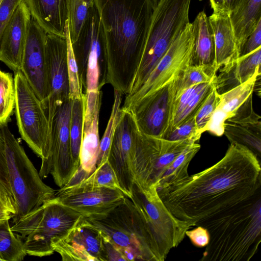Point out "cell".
Masks as SVG:
<instances>
[{
	"mask_svg": "<svg viewBox=\"0 0 261 261\" xmlns=\"http://www.w3.org/2000/svg\"><path fill=\"white\" fill-rule=\"evenodd\" d=\"M261 0H240L229 13L238 50L261 20Z\"/></svg>",
	"mask_w": 261,
	"mask_h": 261,
	"instance_id": "cell-28",
	"label": "cell"
},
{
	"mask_svg": "<svg viewBox=\"0 0 261 261\" xmlns=\"http://www.w3.org/2000/svg\"><path fill=\"white\" fill-rule=\"evenodd\" d=\"M259 47H261V20L245 40L238 58L247 55Z\"/></svg>",
	"mask_w": 261,
	"mask_h": 261,
	"instance_id": "cell-41",
	"label": "cell"
},
{
	"mask_svg": "<svg viewBox=\"0 0 261 261\" xmlns=\"http://www.w3.org/2000/svg\"><path fill=\"white\" fill-rule=\"evenodd\" d=\"M46 38L47 33L32 18L20 71L41 103L48 93Z\"/></svg>",
	"mask_w": 261,
	"mask_h": 261,
	"instance_id": "cell-18",
	"label": "cell"
},
{
	"mask_svg": "<svg viewBox=\"0 0 261 261\" xmlns=\"http://www.w3.org/2000/svg\"><path fill=\"white\" fill-rule=\"evenodd\" d=\"M261 47L235 59L222 66L213 84L219 94L223 93L247 81L260 68Z\"/></svg>",
	"mask_w": 261,
	"mask_h": 261,
	"instance_id": "cell-24",
	"label": "cell"
},
{
	"mask_svg": "<svg viewBox=\"0 0 261 261\" xmlns=\"http://www.w3.org/2000/svg\"><path fill=\"white\" fill-rule=\"evenodd\" d=\"M213 87V81L197 84L184 90L175 98L166 138L175 127L196 115Z\"/></svg>",
	"mask_w": 261,
	"mask_h": 261,
	"instance_id": "cell-27",
	"label": "cell"
},
{
	"mask_svg": "<svg viewBox=\"0 0 261 261\" xmlns=\"http://www.w3.org/2000/svg\"><path fill=\"white\" fill-rule=\"evenodd\" d=\"M0 190H2L3 191H5L6 192V193H7L9 195V194L8 193L7 189H6V188L5 187V186H4V185L0 181Z\"/></svg>",
	"mask_w": 261,
	"mask_h": 261,
	"instance_id": "cell-49",
	"label": "cell"
},
{
	"mask_svg": "<svg viewBox=\"0 0 261 261\" xmlns=\"http://www.w3.org/2000/svg\"><path fill=\"white\" fill-rule=\"evenodd\" d=\"M251 94L224 124L223 134L230 143L241 145L252 152L260 162V117L253 108Z\"/></svg>",
	"mask_w": 261,
	"mask_h": 261,
	"instance_id": "cell-21",
	"label": "cell"
},
{
	"mask_svg": "<svg viewBox=\"0 0 261 261\" xmlns=\"http://www.w3.org/2000/svg\"><path fill=\"white\" fill-rule=\"evenodd\" d=\"M0 261H1V259H0Z\"/></svg>",
	"mask_w": 261,
	"mask_h": 261,
	"instance_id": "cell-52",
	"label": "cell"
},
{
	"mask_svg": "<svg viewBox=\"0 0 261 261\" xmlns=\"http://www.w3.org/2000/svg\"><path fill=\"white\" fill-rule=\"evenodd\" d=\"M86 99V96L84 93L81 98L72 100L69 137L71 157L76 172L80 166Z\"/></svg>",
	"mask_w": 261,
	"mask_h": 261,
	"instance_id": "cell-30",
	"label": "cell"
},
{
	"mask_svg": "<svg viewBox=\"0 0 261 261\" xmlns=\"http://www.w3.org/2000/svg\"><path fill=\"white\" fill-rule=\"evenodd\" d=\"M83 218L81 214L52 197L13 222L11 228L25 239L23 244L27 254L43 257L53 254L51 243L64 237Z\"/></svg>",
	"mask_w": 261,
	"mask_h": 261,
	"instance_id": "cell-6",
	"label": "cell"
},
{
	"mask_svg": "<svg viewBox=\"0 0 261 261\" xmlns=\"http://www.w3.org/2000/svg\"><path fill=\"white\" fill-rule=\"evenodd\" d=\"M210 241L201 261H248L261 241V189L247 200L195 223Z\"/></svg>",
	"mask_w": 261,
	"mask_h": 261,
	"instance_id": "cell-3",
	"label": "cell"
},
{
	"mask_svg": "<svg viewBox=\"0 0 261 261\" xmlns=\"http://www.w3.org/2000/svg\"><path fill=\"white\" fill-rule=\"evenodd\" d=\"M220 94L214 86L203 103L197 112L195 119L198 130L202 135L210 121L212 115L219 102Z\"/></svg>",
	"mask_w": 261,
	"mask_h": 261,
	"instance_id": "cell-39",
	"label": "cell"
},
{
	"mask_svg": "<svg viewBox=\"0 0 261 261\" xmlns=\"http://www.w3.org/2000/svg\"><path fill=\"white\" fill-rule=\"evenodd\" d=\"M72 100L59 106L49 129V151L47 159L41 162L39 174L42 178L50 174L60 188L66 185L76 172L71 157L69 128Z\"/></svg>",
	"mask_w": 261,
	"mask_h": 261,
	"instance_id": "cell-13",
	"label": "cell"
},
{
	"mask_svg": "<svg viewBox=\"0 0 261 261\" xmlns=\"http://www.w3.org/2000/svg\"><path fill=\"white\" fill-rule=\"evenodd\" d=\"M0 130L5 141L9 184L16 210L14 222L53 197L55 191L42 181L8 124L1 125Z\"/></svg>",
	"mask_w": 261,
	"mask_h": 261,
	"instance_id": "cell-7",
	"label": "cell"
},
{
	"mask_svg": "<svg viewBox=\"0 0 261 261\" xmlns=\"http://www.w3.org/2000/svg\"><path fill=\"white\" fill-rule=\"evenodd\" d=\"M22 0H3L0 5V39L18 4Z\"/></svg>",
	"mask_w": 261,
	"mask_h": 261,
	"instance_id": "cell-42",
	"label": "cell"
},
{
	"mask_svg": "<svg viewBox=\"0 0 261 261\" xmlns=\"http://www.w3.org/2000/svg\"><path fill=\"white\" fill-rule=\"evenodd\" d=\"M106 41L105 83L122 95L139 66L156 3L154 0H94Z\"/></svg>",
	"mask_w": 261,
	"mask_h": 261,
	"instance_id": "cell-2",
	"label": "cell"
},
{
	"mask_svg": "<svg viewBox=\"0 0 261 261\" xmlns=\"http://www.w3.org/2000/svg\"><path fill=\"white\" fill-rule=\"evenodd\" d=\"M67 69L69 81V99L73 100L82 97L84 85L80 73L78 65L74 57L70 41L68 26L67 30Z\"/></svg>",
	"mask_w": 261,
	"mask_h": 261,
	"instance_id": "cell-38",
	"label": "cell"
},
{
	"mask_svg": "<svg viewBox=\"0 0 261 261\" xmlns=\"http://www.w3.org/2000/svg\"><path fill=\"white\" fill-rule=\"evenodd\" d=\"M208 19L214 35V66L217 72L222 66L238 58V50L229 13L213 12Z\"/></svg>",
	"mask_w": 261,
	"mask_h": 261,
	"instance_id": "cell-26",
	"label": "cell"
},
{
	"mask_svg": "<svg viewBox=\"0 0 261 261\" xmlns=\"http://www.w3.org/2000/svg\"><path fill=\"white\" fill-rule=\"evenodd\" d=\"M125 197L118 190L79 182L60 188L53 198L84 217H89L107 213L122 202Z\"/></svg>",
	"mask_w": 261,
	"mask_h": 261,
	"instance_id": "cell-16",
	"label": "cell"
},
{
	"mask_svg": "<svg viewBox=\"0 0 261 261\" xmlns=\"http://www.w3.org/2000/svg\"><path fill=\"white\" fill-rule=\"evenodd\" d=\"M260 189V162L246 147L230 143L224 157L213 166L157 192L173 216L195 226Z\"/></svg>",
	"mask_w": 261,
	"mask_h": 261,
	"instance_id": "cell-1",
	"label": "cell"
},
{
	"mask_svg": "<svg viewBox=\"0 0 261 261\" xmlns=\"http://www.w3.org/2000/svg\"><path fill=\"white\" fill-rule=\"evenodd\" d=\"M84 219L113 243L126 261L165 260L150 228L127 197L107 213Z\"/></svg>",
	"mask_w": 261,
	"mask_h": 261,
	"instance_id": "cell-4",
	"label": "cell"
},
{
	"mask_svg": "<svg viewBox=\"0 0 261 261\" xmlns=\"http://www.w3.org/2000/svg\"><path fill=\"white\" fill-rule=\"evenodd\" d=\"M139 127L132 112L121 108L108 161L114 169L125 195L130 198L134 185L133 160Z\"/></svg>",
	"mask_w": 261,
	"mask_h": 261,
	"instance_id": "cell-15",
	"label": "cell"
},
{
	"mask_svg": "<svg viewBox=\"0 0 261 261\" xmlns=\"http://www.w3.org/2000/svg\"><path fill=\"white\" fill-rule=\"evenodd\" d=\"M159 0H154V1L156 3V2L158 1Z\"/></svg>",
	"mask_w": 261,
	"mask_h": 261,
	"instance_id": "cell-50",
	"label": "cell"
},
{
	"mask_svg": "<svg viewBox=\"0 0 261 261\" xmlns=\"http://www.w3.org/2000/svg\"><path fill=\"white\" fill-rule=\"evenodd\" d=\"M51 246L63 261H101V233L84 218Z\"/></svg>",
	"mask_w": 261,
	"mask_h": 261,
	"instance_id": "cell-19",
	"label": "cell"
},
{
	"mask_svg": "<svg viewBox=\"0 0 261 261\" xmlns=\"http://www.w3.org/2000/svg\"><path fill=\"white\" fill-rule=\"evenodd\" d=\"M260 77V68L247 81L220 94L219 102L206 126L204 132L220 137L223 135L225 121L231 117L246 99L253 93L255 83Z\"/></svg>",
	"mask_w": 261,
	"mask_h": 261,
	"instance_id": "cell-22",
	"label": "cell"
},
{
	"mask_svg": "<svg viewBox=\"0 0 261 261\" xmlns=\"http://www.w3.org/2000/svg\"><path fill=\"white\" fill-rule=\"evenodd\" d=\"M101 237V261H126L121 252L113 243L102 236Z\"/></svg>",
	"mask_w": 261,
	"mask_h": 261,
	"instance_id": "cell-44",
	"label": "cell"
},
{
	"mask_svg": "<svg viewBox=\"0 0 261 261\" xmlns=\"http://www.w3.org/2000/svg\"><path fill=\"white\" fill-rule=\"evenodd\" d=\"M16 213L14 202L12 196L0 190V222L10 220Z\"/></svg>",
	"mask_w": 261,
	"mask_h": 261,
	"instance_id": "cell-43",
	"label": "cell"
},
{
	"mask_svg": "<svg viewBox=\"0 0 261 261\" xmlns=\"http://www.w3.org/2000/svg\"><path fill=\"white\" fill-rule=\"evenodd\" d=\"M46 54L48 93L42 105L49 127L58 107L69 99L67 36L47 33Z\"/></svg>",
	"mask_w": 261,
	"mask_h": 261,
	"instance_id": "cell-14",
	"label": "cell"
},
{
	"mask_svg": "<svg viewBox=\"0 0 261 261\" xmlns=\"http://www.w3.org/2000/svg\"><path fill=\"white\" fill-rule=\"evenodd\" d=\"M210 2L214 12L218 13L224 11L225 0H210Z\"/></svg>",
	"mask_w": 261,
	"mask_h": 261,
	"instance_id": "cell-47",
	"label": "cell"
},
{
	"mask_svg": "<svg viewBox=\"0 0 261 261\" xmlns=\"http://www.w3.org/2000/svg\"><path fill=\"white\" fill-rule=\"evenodd\" d=\"M114 91V102L112 111L105 133L100 140L96 168L108 161L114 132L121 114L120 106L122 94L116 90Z\"/></svg>",
	"mask_w": 261,
	"mask_h": 261,
	"instance_id": "cell-34",
	"label": "cell"
},
{
	"mask_svg": "<svg viewBox=\"0 0 261 261\" xmlns=\"http://www.w3.org/2000/svg\"><path fill=\"white\" fill-rule=\"evenodd\" d=\"M94 5V0H70L68 24L71 43L77 39L89 10Z\"/></svg>",
	"mask_w": 261,
	"mask_h": 261,
	"instance_id": "cell-36",
	"label": "cell"
},
{
	"mask_svg": "<svg viewBox=\"0 0 261 261\" xmlns=\"http://www.w3.org/2000/svg\"><path fill=\"white\" fill-rule=\"evenodd\" d=\"M9 220L0 222V259L21 261L27 254L21 238L11 230Z\"/></svg>",
	"mask_w": 261,
	"mask_h": 261,
	"instance_id": "cell-31",
	"label": "cell"
},
{
	"mask_svg": "<svg viewBox=\"0 0 261 261\" xmlns=\"http://www.w3.org/2000/svg\"><path fill=\"white\" fill-rule=\"evenodd\" d=\"M188 140L170 141L138 129L133 160L134 183L157 190L160 180L175 160L190 144Z\"/></svg>",
	"mask_w": 261,
	"mask_h": 261,
	"instance_id": "cell-8",
	"label": "cell"
},
{
	"mask_svg": "<svg viewBox=\"0 0 261 261\" xmlns=\"http://www.w3.org/2000/svg\"><path fill=\"white\" fill-rule=\"evenodd\" d=\"M200 147L198 142L189 144L163 174L159 182L157 190L188 177L189 164Z\"/></svg>",
	"mask_w": 261,
	"mask_h": 261,
	"instance_id": "cell-32",
	"label": "cell"
},
{
	"mask_svg": "<svg viewBox=\"0 0 261 261\" xmlns=\"http://www.w3.org/2000/svg\"><path fill=\"white\" fill-rule=\"evenodd\" d=\"M191 0H159L155 6L139 66L126 97L135 94L190 22Z\"/></svg>",
	"mask_w": 261,
	"mask_h": 261,
	"instance_id": "cell-5",
	"label": "cell"
},
{
	"mask_svg": "<svg viewBox=\"0 0 261 261\" xmlns=\"http://www.w3.org/2000/svg\"><path fill=\"white\" fill-rule=\"evenodd\" d=\"M240 0H225L224 11L230 13L239 4Z\"/></svg>",
	"mask_w": 261,
	"mask_h": 261,
	"instance_id": "cell-48",
	"label": "cell"
},
{
	"mask_svg": "<svg viewBox=\"0 0 261 261\" xmlns=\"http://www.w3.org/2000/svg\"><path fill=\"white\" fill-rule=\"evenodd\" d=\"M186 236L189 238L192 244L197 247H205L210 241L207 230L201 226H196L192 230H188L186 232Z\"/></svg>",
	"mask_w": 261,
	"mask_h": 261,
	"instance_id": "cell-45",
	"label": "cell"
},
{
	"mask_svg": "<svg viewBox=\"0 0 261 261\" xmlns=\"http://www.w3.org/2000/svg\"><path fill=\"white\" fill-rule=\"evenodd\" d=\"M79 182L95 187L118 190L124 194L117 176L108 161Z\"/></svg>",
	"mask_w": 261,
	"mask_h": 261,
	"instance_id": "cell-37",
	"label": "cell"
},
{
	"mask_svg": "<svg viewBox=\"0 0 261 261\" xmlns=\"http://www.w3.org/2000/svg\"><path fill=\"white\" fill-rule=\"evenodd\" d=\"M31 17L47 33L66 36L70 0H24Z\"/></svg>",
	"mask_w": 261,
	"mask_h": 261,
	"instance_id": "cell-23",
	"label": "cell"
},
{
	"mask_svg": "<svg viewBox=\"0 0 261 261\" xmlns=\"http://www.w3.org/2000/svg\"><path fill=\"white\" fill-rule=\"evenodd\" d=\"M3 0H0V5L1 4V3L2 2Z\"/></svg>",
	"mask_w": 261,
	"mask_h": 261,
	"instance_id": "cell-51",
	"label": "cell"
},
{
	"mask_svg": "<svg viewBox=\"0 0 261 261\" xmlns=\"http://www.w3.org/2000/svg\"><path fill=\"white\" fill-rule=\"evenodd\" d=\"M16 99L14 113L21 138L45 161L49 151V127L41 101L21 72H14Z\"/></svg>",
	"mask_w": 261,
	"mask_h": 261,
	"instance_id": "cell-10",
	"label": "cell"
},
{
	"mask_svg": "<svg viewBox=\"0 0 261 261\" xmlns=\"http://www.w3.org/2000/svg\"><path fill=\"white\" fill-rule=\"evenodd\" d=\"M71 45L85 93L100 91L105 85L107 48L105 32L95 5Z\"/></svg>",
	"mask_w": 261,
	"mask_h": 261,
	"instance_id": "cell-9",
	"label": "cell"
},
{
	"mask_svg": "<svg viewBox=\"0 0 261 261\" xmlns=\"http://www.w3.org/2000/svg\"><path fill=\"white\" fill-rule=\"evenodd\" d=\"M216 73L214 66L191 65L176 80L175 98L184 90L192 86L212 82Z\"/></svg>",
	"mask_w": 261,
	"mask_h": 261,
	"instance_id": "cell-35",
	"label": "cell"
},
{
	"mask_svg": "<svg viewBox=\"0 0 261 261\" xmlns=\"http://www.w3.org/2000/svg\"><path fill=\"white\" fill-rule=\"evenodd\" d=\"M16 92L12 74L0 69V126L10 121L14 112Z\"/></svg>",
	"mask_w": 261,
	"mask_h": 261,
	"instance_id": "cell-33",
	"label": "cell"
},
{
	"mask_svg": "<svg viewBox=\"0 0 261 261\" xmlns=\"http://www.w3.org/2000/svg\"><path fill=\"white\" fill-rule=\"evenodd\" d=\"M31 20L29 8L22 0L15 9L0 39V61L14 73L20 70Z\"/></svg>",
	"mask_w": 261,
	"mask_h": 261,
	"instance_id": "cell-20",
	"label": "cell"
},
{
	"mask_svg": "<svg viewBox=\"0 0 261 261\" xmlns=\"http://www.w3.org/2000/svg\"><path fill=\"white\" fill-rule=\"evenodd\" d=\"M195 116L173 129L165 139L170 141L188 140L192 143H197L201 135L198 130Z\"/></svg>",
	"mask_w": 261,
	"mask_h": 261,
	"instance_id": "cell-40",
	"label": "cell"
},
{
	"mask_svg": "<svg viewBox=\"0 0 261 261\" xmlns=\"http://www.w3.org/2000/svg\"><path fill=\"white\" fill-rule=\"evenodd\" d=\"M0 181L4 185L8 193L12 196L9 184L8 171L5 155V144L3 135L0 130Z\"/></svg>",
	"mask_w": 261,
	"mask_h": 261,
	"instance_id": "cell-46",
	"label": "cell"
},
{
	"mask_svg": "<svg viewBox=\"0 0 261 261\" xmlns=\"http://www.w3.org/2000/svg\"><path fill=\"white\" fill-rule=\"evenodd\" d=\"M101 103L97 107L91 120L83 121V138L80 153V166L65 186L76 184L85 179L96 169L99 149V118Z\"/></svg>",
	"mask_w": 261,
	"mask_h": 261,
	"instance_id": "cell-25",
	"label": "cell"
},
{
	"mask_svg": "<svg viewBox=\"0 0 261 261\" xmlns=\"http://www.w3.org/2000/svg\"><path fill=\"white\" fill-rule=\"evenodd\" d=\"M192 23L195 31L193 64L215 67L214 38L208 17L201 11Z\"/></svg>",
	"mask_w": 261,
	"mask_h": 261,
	"instance_id": "cell-29",
	"label": "cell"
},
{
	"mask_svg": "<svg viewBox=\"0 0 261 261\" xmlns=\"http://www.w3.org/2000/svg\"><path fill=\"white\" fill-rule=\"evenodd\" d=\"M145 220L164 259L182 241L193 224L178 219L168 210L156 190H145L134 183L130 198Z\"/></svg>",
	"mask_w": 261,
	"mask_h": 261,
	"instance_id": "cell-11",
	"label": "cell"
},
{
	"mask_svg": "<svg viewBox=\"0 0 261 261\" xmlns=\"http://www.w3.org/2000/svg\"><path fill=\"white\" fill-rule=\"evenodd\" d=\"M194 27L189 22L169 46L148 77L133 95L125 97L122 108L129 110L136 103L178 79L193 64Z\"/></svg>",
	"mask_w": 261,
	"mask_h": 261,
	"instance_id": "cell-12",
	"label": "cell"
},
{
	"mask_svg": "<svg viewBox=\"0 0 261 261\" xmlns=\"http://www.w3.org/2000/svg\"><path fill=\"white\" fill-rule=\"evenodd\" d=\"M175 82L142 98L129 109L139 128L144 133L165 139L175 98Z\"/></svg>",
	"mask_w": 261,
	"mask_h": 261,
	"instance_id": "cell-17",
	"label": "cell"
}]
</instances>
